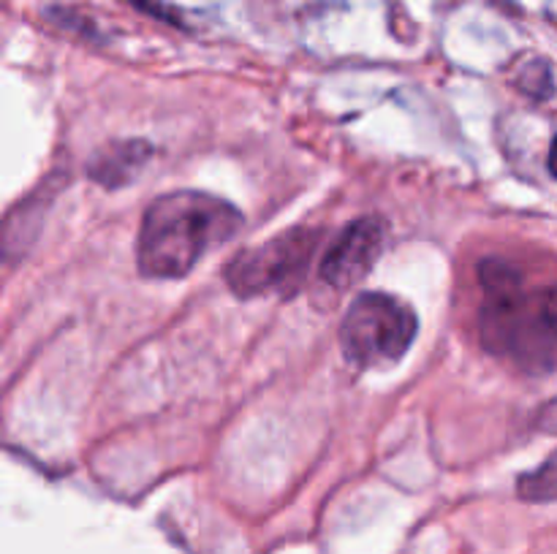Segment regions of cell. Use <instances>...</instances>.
<instances>
[{"label": "cell", "instance_id": "obj_1", "mask_svg": "<svg viewBox=\"0 0 557 554\" xmlns=\"http://www.w3.org/2000/svg\"><path fill=\"white\" fill-rule=\"evenodd\" d=\"M479 286L482 345L528 375L557 373L555 282H528L520 266L490 255L479 264Z\"/></svg>", "mask_w": 557, "mask_h": 554}, {"label": "cell", "instance_id": "obj_2", "mask_svg": "<svg viewBox=\"0 0 557 554\" xmlns=\"http://www.w3.org/2000/svg\"><path fill=\"white\" fill-rule=\"evenodd\" d=\"M243 226V212L205 190H172L145 210L136 264L150 280H180Z\"/></svg>", "mask_w": 557, "mask_h": 554}, {"label": "cell", "instance_id": "obj_3", "mask_svg": "<svg viewBox=\"0 0 557 554\" xmlns=\"http://www.w3.org/2000/svg\"><path fill=\"white\" fill-rule=\"evenodd\" d=\"M419 320L413 307L384 291L359 293L341 324L343 353L359 369L397 364L417 340Z\"/></svg>", "mask_w": 557, "mask_h": 554}, {"label": "cell", "instance_id": "obj_4", "mask_svg": "<svg viewBox=\"0 0 557 554\" xmlns=\"http://www.w3.org/2000/svg\"><path fill=\"white\" fill-rule=\"evenodd\" d=\"M321 244L319 228H288L267 242L234 255L223 269L226 286L239 299L264 293H294L302 286L308 266Z\"/></svg>", "mask_w": 557, "mask_h": 554}, {"label": "cell", "instance_id": "obj_5", "mask_svg": "<svg viewBox=\"0 0 557 554\" xmlns=\"http://www.w3.org/2000/svg\"><path fill=\"white\" fill-rule=\"evenodd\" d=\"M386 228L379 217H359L348 223L321 261V280L335 291L351 288L368 275L384 250Z\"/></svg>", "mask_w": 557, "mask_h": 554}, {"label": "cell", "instance_id": "obj_6", "mask_svg": "<svg viewBox=\"0 0 557 554\" xmlns=\"http://www.w3.org/2000/svg\"><path fill=\"white\" fill-rule=\"evenodd\" d=\"M152 158V144L145 139H123L109 141L101 150L92 152L85 172L92 182L103 185L109 190H117L123 185L134 182Z\"/></svg>", "mask_w": 557, "mask_h": 554}, {"label": "cell", "instance_id": "obj_7", "mask_svg": "<svg viewBox=\"0 0 557 554\" xmlns=\"http://www.w3.org/2000/svg\"><path fill=\"white\" fill-rule=\"evenodd\" d=\"M517 494L528 503H555L557 500V451L547 462L517 478Z\"/></svg>", "mask_w": 557, "mask_h": 554}, {"label": "cell", "instance_id": "obj_8", "mask_svg": "<svg viewBox=\"0 0 557 554\" xmlns=\"http://www.w3.org/2000/svg\"><path fill=\"white\" fill-rule=\"evenodd\" d=\"M517 87H520L525 96L536 98V101H547V98H553L555 96L553 65L542 58L528 60V63L520 68V74H517Z\"/></svg>", "mask_w": 557, "mask_h": 554}, {"label": "cell", "instance_id": "obj_9", "mask_svg": "<svg viewBox=\"0 0 557 554\" xmlns=\"http://www.w3.org/2000/svg\"><path fill=\"white\" fill-rule=\"evenodd\" d=\"M533 424H536V429H542V432L557 435V396H553V400H547L539 407Z\"/></svg>", "mask_w": 557, "mask_h": 554}, {"label": "cell", "instance_id": "obj_10", "mask_svg": "<svg viewBox=\"0 0 557 554\" xmlns=\"http://www.w3.org/2000/svg\"><path fill=\"white\" fill-rule=\"evenodd\" d=\"M128 3H134L136 9H139V11H145V14H152V16H158V20L177 22V16H174L172 11L161 9V3H158V0H128Z\"/></svg>", "mask_w": 557, "mask_h": 554}, {"label": "cell", "instance_id": "obj_11", "mask_svg": "<svg viewBox=\"0 0 557 554\" xmlns=\"http://www.w3.org/2000/svg\"><path fill=\"white\" fill-rule=\"evenodd\" d=\"M547 163H549V174H553V177H557V136L553 139V147H549Z\"/></svg>", "mask_w": 557, "mask_h": 554}]
</instances>
